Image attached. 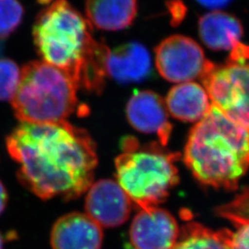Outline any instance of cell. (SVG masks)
I'll list each match as a JSON object with an SVG mask.
<instances>
[{
	"label": "cell",
	"mask_w": 249,
	"mask_h": 249,
	"mask_svg": "<svg viewBox=\"0 0 249 249\" xmlns=\"http://www.w3.org/2000/svg\"><path fill=\"white\" fill-rule=\"evenodd\" d=\"M18 181L42 199L78 198L93 183L98 157L89 134L68 121L21 123L7 139Z\"/></svg>",
	"instance_id": "1"
},
{
	"label": "cell",
	"mask_w": 249,
	"mask_h": 249,
	"mask_svg": "<svg viewBox=\"0 0 249 249\" xmlns=\"http://www.w3.org/2000/svg\"><path fill=\"white\" fill-rule=\"evenodd\" d=\"M34 40L43 61L67 74L78 88L103 89L110 49L95 40L89 20L67 0H53L39 14Z\"/></svg>",
	"instance_id": "2"
},
{
	"label": "cell",
	"mask_w": 249,
	"mask_h": 249,
	"mask_svg": "<svg viewBox=\"0 0 249 249\" xmlns=\"http://www.w3.org/2000/svg\"><path fill=\"white\" fill-rule=\"evenodd\" d=\"M183 158L200 184L235 190L249 170V131L213 106L191 129Z\"/></svg>",
	"instance_id": "3"
},
{
	"label": "cell",
	"mask_w": 249,
	"mask_h": 249,
	"mask_svg": "<svg viewBox=\"0 0 249 249\" xmlns=\"http://www.w3.org/2000/svg\"><path fill=\"white\" fill-rule=\"evenodd\" d=\"M121 148L116 160V182L140 210L158 207L179 183L175 163L180 154L159 142L142 146L133 137L124 138Z\"/></svg>",
	"instance_id": "4"
},
{
	"label": "cell",
	"mask_w": 249,
	"mask_h": 249,
	"mask_svg": "<svg viewBox=\"0 0 249 249\" xmlns=\"http://www.w3.org/2000/svg\"><path fill=\"white\" fill-rule=\"evenodd\" d=\"M78 89L75 82L60 70L44 61H34L20 71L11 104L22 123L63 122L81 108Z\"/></svg>",
	"instance_id": "5"
},
{
	"label": "cell",
	"mask_w": 249,
	"mask_h": 249,
	"mask_svg": "<svg viewBox=\"0 0 249 249\" xmlns=\"http://www.w3.org/2000/svg\"><path fill=\"white\" fill-rule=\"evenodd\" d=\"M200 80L213 106L249 131V45L232 50L223 65L213 63Z\"/></svg>",
	"instance_id": "6"
},
{
	"label": "cell",
	"mask_w": 249,
	"mask_h": 249,
	"mask_svg": "<svg viewBox=\"0 0 249 249\" xmlns=\"http://www.w3.org/2000/svg\"><path fill=\"white\" fill-rule=\"evenodd\" d=\"M155 64L163 79L179 84L201 80L213 62L206 58L196 41L187 36H173L156 47Z\"/></svg>",
	"instance_id": "7"
},
{
	"label": "cell",
	"mask_w": 249,
	"mask_h": 249,
	"mask_svg": "<svg viewBox=\"0 0 249 249\" xmlns=\"http://www.w3.org/2000/svg\"><path fill=\"white\" fill-rule=\"evenodd\" d=\"M179 227L169 212L151 207L140 210L129 229V244L133 249H171L179 236Z\"/></svg>",
	"instance_id": "8"
},
{
	"label": "cell",
	"mask_w": 249,
	"mask_h": 249,
	"mask_svg": "<svg viewBox=\"0 0 249 249\" xmlns=\"http://www.w3.org/2000/svg\"><path fill=\"white\" fill-rule=\"evenodd\" d=\"M132 201L119 184L112 179L92 183L85 201L87 215L101 227H117L125 223Z\"/></svg>",
	"instance_id": "9"
},
{
	"label": "cell",
	"mask_w": 249,
	"mask_h": 249,
	"mask_svg": "<svg viewBox=\"0 0 249 249\" xmlns=\"http://www.w3.org/2000/svg\"><path fill=\"white\" fill-rule=\"evenodd\" d=\"M164 100L151 90L136 91L126 106L129 124L140 132L158 137L161 146L169 142L173 130Z\"/></svg>",
	"instance_id": "10"
},
{
	"label": "cell",
	"mask_w": 249,
	"mask_h": 249,
	"mask_svg": "<svg viewBox=\"0 0 249 249\" xmlns=\"http://www.w3.org/2000/svg\"><path fill=\"white\" fill-rule=\"evenodd\" d=\"M102 227L87 214L72 213L59 218L51 231L53 249H101Z\"/></svg>",
	"instance_id": "11"
},
{
	"label": "cell",
	"mask_w": 249,
	"mask_h": 249,
	"mask_svg": "<svg viewBox=\"0 0 249 249\" xmlns=\"http://www.w3.org/2000/svg\"><path fill=\"white\" fill-rule=\"evenodd\" d=\"M151 68V54L137 42L110 50L107 56V76L120 83L141 82L150 76Z\"/></svg>",
	"instance_id": "12"
},
{
	"label": "cell",
	"mask_w": 249,
	"mask_h": 249,
	"mask_svg": "<svg viewBox=\"0 0 249 249\" xmlns=\"http://www.w3.org/2000/svg\"><path fill=\"white\" fill-rule=\"evenodd\" d=\"M198 34L206 46L215 51H232L242 45L240 20L222 10H211L198 20Z\"/></svg>",
	"instance_id": "13"
},
{
	"label": "cell",
	"mask_w": 249,
	"mask_h": 249,
	"mask_svg": "<svg viewBox=\"0 0 249 249\" xmlns=\"http://www.w3.org/2000/svg\"><path fill=\"white\" fill-rule=\"evenodd\" d=\"M165 106L174 118L183 122H198L213 104L203 85L195 81L179 83L170 89Z\"/></svg>",
	"instance_id": "14"
},
{
	"label": "cell",
	"mask_w": 249,
	"mask_h": 249,
	"mask_svg": "<svg viewBox=\"0 0 249 249\" xmlns=\"http://www.w3.org/2000/svg\"><path fill=\"white\" fill-rule=\"evenodd\" d=\"M86 16L91 26L115 32L130 26L138 11V0H86Z\"/></svg>",
	"instance_id": "15"
},
{
	"label": "cell",
	"mask_w": 249,
	"mask_h": 249,
	"mask_svg": "<svg viewBox=\"0 0 249 249\" xmlns=\"http://www.w3.org/2000/svg\"><path fill=\"white\" fill-rule=\"evenodd\" d=\"M216 213L234 228L230 231V249H249V187H244L230 202L218 207Z\"/></svg>",
	"instance_id": "16"
},
{
	"label": "cell",
	"mask_w": 249,
	"mask_h": 249,
	"mask_svg": "<svg viewBox=\"0 0 249 249\" xmlns=\"http://www.w3.org/2000/svg\"><path fill=\"white\" fill-rule=\"evenodd\" d=\"M230 231L227 229L213 231L199 223H187L171 249H230Z\"/></svg>",
	"instance_id": "17"
},
{
	"label": "cell",
	"mask_w": 249,
	"mask_h": 249,
	"mask_svg": "<svg viewBox=\"0 0 249 249\" xmlns=\"http://www.w3.org/2000/svg\"><path fill=\"white\" fill-rule=\"evenodd\" d=\"M22 17L23 8L18 0H0V40L18 28Z\"/></svg>",
	"instance_id": "18"
},
{
	"label": "cell",
	"mask_w": 249,
	"mask_h": 249,
	"mask_svg": "<svg viewBox=\"0 0 249 249\" xmlns=\"http://www.w3.org/2000/svg\"><path fill=\"white\" fill-rule=\"evenodd\" d=\"M19 78L20 71L16 63L9 59H0V101L13 98Z\"/></svg>",
	"instance_id": "19"
},
{
	"label": "cell",
	"mask_w": 249,
	"mask_h": 249,
	"mask_svg": "<svg viewBox=\"0 0 249 249\" xmlns=\"http://www.w3.org/2000/svg\"><path fill=\"white\" fill-rule=\"evenodd\" d=\"M201 6L212 10H221L231 3L232 0H196Z\"/></svg>",
	"instance_id": "20"
},
{
	"label": "cell",
	"mask_w": 249,
	"mask_h": 249,
	"mask_svg": "<svg viewBox=\"0 0 249 249\" xmlns=\"http://www.w3.org/2000/svg\"><path fill=\"white\" fill-rule=\"evenodd\" d=\"M7 203H8V192L6 190V187H4L3 183L0 181V215L5 211Z\"/></svg>",
	"instance_id": "21"
},
{
	"label": "cell",
	"mask_w": 249,
	"mask_h": 249,
	"mask_svg": "<svg viewBox=\"0 0 249 249\" xmlns=\"http://www.w3.org/2000/svg\"><path fill=\"white\" fill-rule=\"evenodd\" d=\"M0 249H4V238L0 233Z\"/></svg>",
	"instance_id": "22"
},
{
	"label": "cell",
	"mask_w": 249,
	"mask_h": 249,
	"mask_svg": "<svg viewBox=\"0 0 249 249\" xmlns=\"http://www.w3.org/2000/svg\"><path fill=\"white\" fill-rule=\"evenodd\" d=\"M2 52V43H1V41H0V53Z\"/></svg>",
	"instance_id": "23"
}]
</instances>
